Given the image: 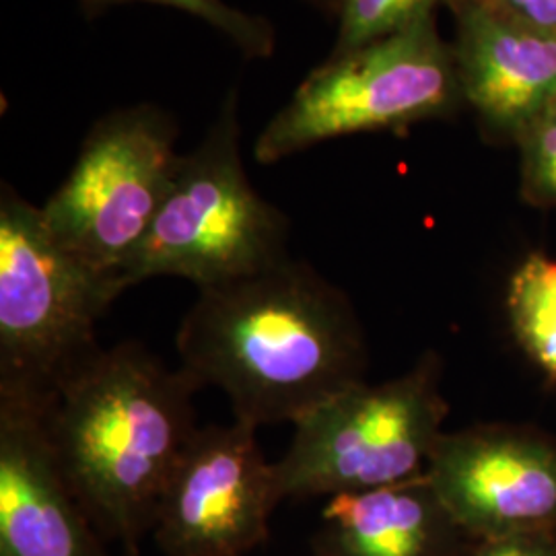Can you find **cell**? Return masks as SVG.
<instances>
[{
    "label": "cell",
    "mask_w": 556,
    "mask_h": 556,
    "mask_svg": "<svg viewBox=\"0 0 556 556\" xmlns=\"http://www.w3.org/2000/svg\"><path fill=\"white\" fill-rule=\"evenodd\" d=\"M179 369L260 429L305 417L365 381L367 351L346 293L305 260L200 289L179 324Z\"/></svg>",
    "instance_id": "6da1fadb"
},
{
    "label": "cell",
    "mask_w": 556,
    "mask_h": 556,
    "mask_svg": "<svg viewBox=\"0 0 556 556\" xmlns=\"http://www.w3.org/2000/svg\"><path fill=\"white\" fill-rule=\"evenodd\" d=\"M199 390L140 342H119L40 413L80 507L101 536L130 556L153 532L163 491L199 431Z\"/></svg>",
    "instance_id": "7a4b0ae2"
},
{
    "label": "cell",
    "mask_w": 556,
    "mask_h": 556,
    "mask_svg": "<svg viewBox=\"0 0 556 556\" xmlns=\"http://www.w3.org/2000/svg\"><path fill=\"white\" fill-rule=\"evenodd\" d=\"M124 293L60 245L34 206L0 188V402L46 410L100 355L98 321Z\"/></svg>",
    "instance_id": "3957f363"
},
{
    "label": "cell",
    "mask_w": 556,
    "mask_h": 556,
    "mask_svg": "<svg viewBox=\"0 0 556 556\" xmlns=\"http://www.w3.org/2000/svg\"><path fill=\"white\" fill-rule=\"evenodd\" d=\"M291 223L252 186L241 157L238 89L199 147L179 160L157 217L119 273L122 287L178 277L200 289L258 275L289 254Z\"/></svg>",
    "instance_id": "277c9868"
},
{
    "label": "cell",
    "mask_w": 556,
    "mask_h": 556,
    "mask_svg": "<svg viewBox=\"0 0 556 556\" xmlns=\"http://www.w3.org/2000/svg\"><path fill=\"white\" fill-rule=\"evenodd\" d=\"M462 103L452 43L429 15L349 54L328 56L264 126L254 160L275 165L326 140L406 130L445 118Z\"/></svg>",
    "instance_id": "5b68a950"
},
{
    "label": "cell",
    "mask_w": 556,
    "mask_h": 556,
    "mask_svg": "<svg viewBox=\"0 0 556 556\" xmlns=\"http://www.w3.org/2000/svg\"><path fill=\"white\" fill-rule=\"evenodd\" d=\"M445 417L433 353L400 378L358 381L293 425L289 450L275 464L278 495L334 497L422 477Z\"/></svg>",
    "instance_id": "8992f818"
},
{
    "label": "cell",
    "mask_w": 556,
    "mask_h": 556,
    "mask_svg": "<svg viewBox=\"0 0 556 556\" xmlns=\"http://www.w3.org/2000/svg\"><path fill=\"white\" fill-rule=\"evenodd\" d=\"M178 135L176 119L151 103L98 119L71 174L41 206L60 245L119 280L167 199L181 160Z\"/></svg>",
    "instance_id": "52a82bcc"
},
{
    "label": "cell",
    "mask_w": 556,
    "mask_h": 556,
    "mask_svg": "<svg viewBox=\"0 0 556 556\" xmlns=\"http://www.w3.org/2000/svg\"><path fill=\"white\" fill-rule=\"evenodd\" d=\"M254 427H199L163 491L153 536L165 556H243L282 501Z\"/></svg>",
    "instance_id": "ba28073f"
},
{
    "label": "cell",
    "mask_w": 556,
    "mask_h": 556,
    "mask_svg": "<svg viewBox=\"0 0 556 556\" xmlns=\"http://www.w3.org/2000/svg\"><path fill=\"white\" fill-rule=\"evenodd\" d=\"M425 475L472 540L556 532V441L534 429L443 433Z\"/></svg>",
    "instance_id": "9c48e42d"
},
{
    "label": "cell",
    "mask_w": 556,
    "mask_h": 556,
    "mask_svg": "<svg viewBox=\"0 0 556 556\" xmlns=\"http://www.w3.org/2000/svg\"><path fill=\"white\" fill-rule=\"evenodd\" d=\"M60 470L40 410L0 402V556H112Z\"/></svg>",
    "instance_id": "30bf717a"
},
{
    "label": "cell",
    "mask_w": 556,
    "mask_h": 556,
    "mask_svg": "<svg viewBox=\"0 0 556 556\" xmlns=\"http://www.w3.org/2000/svg\"><path fill=\"white\" fill-rule=\"evenodd\" d=\"M462 100L491 139H517L556 100V38L503 20L477 0L445 2Z\"/></svg>",
    "instance_id": "8fae6325"
},
{
    "label": "cell",
    "mask_w": 556,
    "mask_h": 556,
    "mask_svg": "<svg viewBox=\"0 0 556 556\" xmlns=\"http://www.w3.org/2000/svg\"><path fill=\"white\" fill-rule=\"evenodd\" d=\"M472 542L422 475L328 497L312 556H464Z\"/></svg>",
    "instance_id": "7c38bea8"
},
{
    "label": "cell",
    "mask_w": 556,
    "mask_h": 556,
    "mask_svg": "<svg viewBox=\"0 0 556 556\" xmlns=\"http://www.w3.org/2000/svg\"><path fill=\"white\" fill-rule=\"evenodd\" d=\"M507 314L519 346L556 381V258L532 252L507 287Z\"/></svg>",
    "instance_id": "4fadbf2b"
},
{
    "label": "cell",
    "mask_w": 556,
    "mask_h": 556,
    "mask_svg": "<svg viewBox=\"0 0 556 556\" xmlns=\"http://www.w3.org/2000/svg\"><path fill=\"white\" fill-rule=\"evenodd\" d=\"M441 2L447 0H342L337 13V43L330 56L349 54L435 15Z\"/></svg>",
    "instance_id": "5bb4252c"
},
{
    "label": "cell",
    "mask_w": 556,
    "mask_h": 556,
    "mask_svg": "<svg viewBox=\"0 0 556 556\" xmlns=\"http://www.w3.org/2000/svg\"><path fill=\"white\" fill-rule=\"evenodd\" d=\"M87 13H100L114 4L153 2L184 11L197 20L208 23L227 40L239 48L248 59H270L277 48V31L270 21L250 15L225 0H80Z\"/></svg>",
    "instance_id": "9a60e30c"
},
{
    "label": "cell",
    "mask_w": 556,
    "mask_h": 556,
    "mask_svg": "<svg viewBox=\"0 0 556 556\" xmlns=\"http://www.w3.org/2000/svg\"><path fill=\"white\" fill-rule=\"evenodd\" d=\"M519 194L538 208H556V100L517 139Z\"/></svg>",
    "instance_id": "2e32d148"
},
{
    "label": "cell",
    "mask_w": 556,
    "mask_h": 556,
    "mask_svg": "<svg viewBox=\"0 0 556 556\" xmlns=\"http://www.w3.org/2000/svg\"><path fill=\"white\" fill-rule=\"evenodd\" d=\"M503 20L556 38V0H477Z\"/></svg>",
    "instance_id": "e0dca14e"
},
{
    "label": "cell",
    "mask_w": 556,
    "mask_h": 556,
    "mask_svg": "<svg viewBox=\"0 0 556 556\" xmlns=\"http://www.w3.org/2000/svg\"><path fill=\"white\" fill-rule=\"evenodd\" d=\"M464 556H556V532L475 540Z\"/></svg>",
    "instance_id": "ac0fdd59"
},
{
    "label": "cell",
    "mask_w": 556,
    "mask_h": 556,
    "mask_svg": "<svg viewBox=\"0 0 556 556\" xmlns=\"http://www.w3.org/2000/svg\"><path fill=\"white\" fill-rule=\"evenodd\" d=\"M309 2H314L316 7L324 9L326 13H334V15H337L338 7H340L342 0H309Z\"/></svg>",
    "instance_id": "d6986e66"
}]
</instances>
